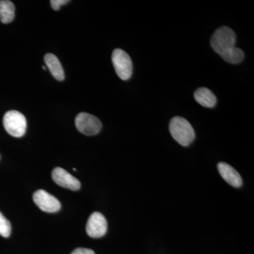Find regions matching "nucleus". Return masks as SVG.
Instances as JSON below:
<instances>
[{"mask_svg": "<svg viewBox=\"0 0 254 254\" xmlns=\"http://www.w3.org/2000/svg\"><path fill=\"white\" fill-rule=\"evenodd\" d=\"M44 60L53 76L58 81H63L64 79V72L58 58L54 54L48 53L45 56Z\"/></svg>", "mask_w": 254, "mask_h": 254, "instance_id": "obj_10", "label": "nucleus"}, {"mask_svg": "<svg viewBox=\"0 0 254 254\" xmlns=\"http://www.w3.org/2000/svg\"><path fill=\"white\" fill-rule=\"evenodd\" d=\"M218 169L222 178L229 185L236 188L242 187L243 183L242 177L235 168H232L231 165L225 163H220L218 165Z\"/></svg>", "mask_w": 254, "mask_h": 254, "instance_id": "obj_9", "label": "nucleus"}, {"mask_svg": "<svg viewBox=\"0 0 254 254\" xmlns=\"http://www.w3.org/2000/svg\"><path fill=\"white\" fill-rule=\"evenodd\" d=\"M11 232V223L0 212V235L4 237H8L10 236Z\"/></svg>", "mask_w": 254, "mask_h": 254, "instance_id": "obj_13", "label": "nucleus"}, {"mask_svg": "<svg viewBox=\"0 0 254 254\" xmlns=\"http://www.w3.org/2000/svg\"><path fill=\"white\" fill-rule=\"evenodd\" d=\"M68 2H69L68 0H52L50 1V4L53 9L58 11L60 9V6L66 4Z\"/></svg>", "mask_w": 254, "mask_h": 254, "instance_id": "obj_14", "label": "nucleus"}, {"mask_svg": "<svg viewBox=\"0 0 254 254\" xmlns=\"http://www.w3.org/2000/svg\"><path fill=\"white\" fill-rule=\"evenodd\" d=\"M5 130L11 136L19 138L26 133V123L24 115L16 110H10L5 114L3 118Z\"/></svg>", "mask_w": 254, "mask_h": 254, "instance_id": "obj_3", "label": "nucleus"}, {"mask_svg": "<svg viewBox=\"0 0 254 254\" xmlns=\"http://www.w3.org/2000/svg\"><path fill=\"white\" fill-rule=\"evenodd\" d=\"M52 177L55 183L68 190H79L81 187V183L76 177L59 167L53 170Z\"/></svg>", "mask_w": 254, "mask_h": 254, "instance_id": "obj_8", "label": "nucleus"}, {"mask_svg": "<svg viewBox=\"0 0 254 254\" xmlns=\"http://www.w3.org/2000/svg\"><path fill=\"white\" fill-rule=\"evenodd\" d=\"M15 6L9 0L0 1V21L3 23H11L14 19Z\"/></svg>", "mask_w": 254, "mask_h": 254, "instance_id": "obj_12", "label": "nucleus"}, {"mask_svg": "<svg viewBox=\"0 0 254 254\" xmlns=\"http://www.w3.org/2000/svg\"><path fill=\"white\" fill-rule=\"evenodd\" d=\"M169 128L172 136L180 145L188 146L194 140V130L186 119L175 117L170 121Z\"/></svg>", "mask_w": 254, "mask_h": 254, "instance_id": "obj_2", "label": "nucleus"}, {"mask_svg": "<svg viewBox=\"0 0 254 254\" xmlns=\"http://www.w3.org/2000/svg\"><path fill=\"white\" fill-rule=\"evenodd\" d=\"M236 35L231 28L223 26L214 33L210 46L215 53L230 64H238L243 60L245 54L240 48L235 47Z\"/></svg>", "mask_w": 254, "mask_h": 254, "instance_id": "obj_1", "label": "nucleus"}, {"mask_svg": "<svg viewBox=\"0 0 254 254\" xmlns=\"http://www.w3.org/2000/svg\"><path fill=\"white\" fill-rule=\"evenodd\" d=\"M108 230V222L100 212H94L90 215L86 224V232L93 238L104 236Z\"/></svg>", "mask_w": 254, "mask_h": 254, "instance_id": "obj_7", "label": "nucleus"}, {"mask_svg": "<svg viewBox=\"0 0 254 254\" xmlns=\"http://www.w3.org/2000/svg\"><path fill=\"white\" fill-rule=\"evenodd\" d=\"M197 103L205 108H213L217 103L216 96L207 88H200L194 93Z\"/></svg>", "mask_w": 254, "mask_h": 254, "instance_id": "obj_11", "label": "nucleus"}, {"mask_svg": "<svg viewBox=\"0 0 254 254\" xmlns=\"http://www.w3.org/2000/svg\"><path fill=\"white\" fill-rule=\"evenodd\" d=\"M71 254H95V252L89 249L78 248L73 251Z\"/></svg>", "mask_w": 254, "mask_h": 254, "instance_id": "obj_15", "label": "nucleus"}, {"mask_svg": "<svg viewBox=\"0 0 254 254\" xmlns=\"http://www.w3.org/2000/svg\"><path fill=\"white\" fill-rule=\"evenodd\" d=\"M114 68L119 77L124 81L129 79L133 72V64L129 55L121 49H115L112 55Z\"/></svg>", "mask_w": 254, "mask_h": 254, "instance_id": "obj_4", "label": "nucleus"}, {"mask_svg": "<svg viewBox=\"0 0 254 254\" xmlns=\"http://www.w3.org/2000/svg\"><path fill=\"white\" fill-rule=\"evenodd\" d=\"M75 125L78 131L86 136L98 134L102 128L99 119L86 113L78 114L75 120Z\"/></svg>", "mask_w": 254, "mask_h": 254, "instance_id": "obj_5", "label": "nucleus"}, {"mask_svg": "<svg viewBox=\"0 0 254 254\" xmlns=\"http://www.w3.org/2000/svg\"><path fill=\"white\" fill-rule=\"evenodd\" d=\"M33 201L40 209L47 213H55L61 208V203L54 195L46 190H36L33 195Z\"/></svg>", "mask_w": 254, "mask_h": 254, "instance_id": "obj_6", "label": "nucleus"}]
</instances>
